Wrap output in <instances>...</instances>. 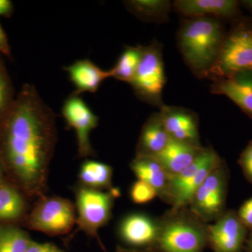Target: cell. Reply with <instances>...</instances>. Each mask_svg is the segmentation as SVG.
<instances>
[{"label": "cell", "instance_id": "2e32d148", "mask_svg": "<svg viewBox=\"0 0 252 252\" xmlns=\"http://www.w3.org/2000/svg\"><path fill=\"white\" fill-rule=\"evenodd\" d=\"M203 148V146L198 147L170 139L166 147L153 158L162 165L170 178L193 163Z\"/></svg>", "mask_w": 252, "mask_h": 252}, {"label": "cell", "instance_id": "44dd1931", "mask_svg": "<svg viewBox=\"0 0 252 252\" xmlns=\"http://www.w3.org/2000/svg\"><path fill=\"white\" fill-rule=\"evenodd\" d=\"M112 177L113 169L110 165L93 160L83 162L79 173L81 186L94 190L112 189Z\"/></svg>", "mask_w": 252, "mask_h": 252}, {"label": "cell", "instance_id": "3957f363", "mask_svg": "<svg viewBox=\"0 0 252 252\" xmlns=\"http://www.w3.org/2000/svg\"><path fill=\"white\" fill-rule=\"evenodd\" d=\"M158 233L152 252H204L207 226L189 207L171 209L157 219Z\"/></svg>", "mask_w": 252, "mask_h": 252}, {"label": "cell", "instance_id": "5bb4252c", "mask_svg": "<svg viewBox=\"0 0 252 252\" xmlns=\"http://www.w3.org/2000/svg\"><path fill=\"white\" fill-rule=\"evenodd\" d=\"M172 8L188 18L208 16L233 21L242 16L240 1L235 0H177Z\"/></svg>", "mask_w": 252, "mask_h": 252}, {"label": "cell", "instance_id": "603a6c76", "mask_svg": "<svg viewBox=\"0 0 252 252\" xmlns=\"http://www.w3.org/2000/svg\"><path fill=\"white\" fill-rule=\"evenodd\" d=\"M142 46H127L115 65L109 69L111 77L130 84L140 64Z\"/></svg>", "mask_w": 252, "mask_h": 252}, {"label": "cell", "instance_id": "7402d4cb", "mask_svg": "<svg viewBox=\"0 0 252 252\" xmlns=\"http://www.w3.org/2000/svg\"><path fill=\"white\" fill-rule=\"evenodd\" d=\"M26 211L22 195L11 186L0 182V220H18Z\"/></svg>", "mask_w": 252, "mask_h": 252}, {"label": "cell", "instance_id": "e0dca14e", "mask_svg": "<svg viewBox=\"0 0 252 252\" xmlns=\"http://www.w3.org/2000/svg\"><path fill=\"white\" fill-rule=\"evenodd\" d=\"M75 87L74 94H95L104 80L111 77L109 70H104L89 59L79 60L64 68Z\"/></svg>", "mask_w": 252, "mask_h": 252}, {"label": "cell", "instance_id": "9c48e42d", "mask_svg": "<svg viewBox=\"0 0 252 252\" xmlns=\"http://www.w3.org/2000/svg\"><path fill=\"white\" fill-rule=\"evenodd\" d=\"M228 179V170L222 160L194 193L189 209L205 223L215 221L225 212Z\"/></svg>", "mask_w": 252, "mask_h": 252}, {"label": "cell", "instance_id": "30bf717a", "mask_svg": "<svg viewBox=\"0 0 252 252\" xmlns=\"http://www.w3.org/2000/svg\"><path fill=\"white\" fill-rule=\"evenodd\" d=\"M62 114L67 126L75 130L79 157L86 158L94 155L90 136L91 132L98 126L97 116L80 95L74 93L64 100Z\"/></svg>", "mask_w": 252, "mask_h": 252}, {"label": "cell", "instance_id": "836d02e7", "mask_svg": "<svg viewBox=\"0 0 252 252\" xmlns=\"http://www.w3.org/2000/svg\"><path fill=\"white\" fill-rule=\"evenodd\" d=\"M240 6H244L245 9L252 13V1H240Z\"/></svg>", "mask_w": 252, "mask_h": 252}, {"label": "cell", "instance_id": "4316f807", "mask_svg": "<svg viewBox=\"0 0 252 252\" xmlns=\"http://www.w3.org/2000/svg\"><path fill=\"white\" fill-rule=\"evenodd\" d=\"M238 163L247 180L252 184V141L249 142L240 154Z\"/></svg>", "mask_w": 252, "mask_h": 252}, {"label": "cell", "instance_id": "7c38bea8", "mask_svg": "<svg viewBox=\"0 0 252 252\" xmlns=\"http://www.w3.org/2000/svg\"><path fill=\"white\" fill-rule=\"evenodd\" d=\"M158 233L157 219L142 213L124 217L119 225V235L126 248L144 252H153Z\"/></svg>", "mask_w": 252, "mask_h": 252}, {"label": "cell", "instance_id": "d6986e66", "mask_svg": "<svg viewBox=\"0 0 252 252\" xmlns=\"http://www.w3.org/2000/svg\"><path fill=\"white\" fill-rule=\"evenodd\" d=\"M137 180L152 186L157 196L167 204L170 177L157 159L153 157H135L130 164Z\"/></svg>", "mask_w": 252, "mask_h": 252}, {"label": "cell", "instance_id": "484cf974", "mask_svg": "<svg viewBox=\"0 0 252 252\" xmlns=\"http://www.w3.org/2000/svg\"><path fill=\"white\" fill-rule=\"evenodd\" d=\"M130 195L133 203L144 204L153 200L157 196V193L152 186L137 180L131 187Z\"/></svg>", "mask_w": 252, "mask_h": 252}, {"label": "cell", "instance_id": "ac0fdd59", "mask_svg": "<svg viewBox=\"0 0 252 252\" xmlns=\"http://www.w3.org/2000/svg\"><path fill=\"white\" fill-rule=\"evenodd\" d=\"M170 140L160 112L154 113L142 126L136 146L135 156L155 157L166 147Z\"/></svg>", "mask_w": 252, "mask_h": 252}, {"label": "cell", "instance_id": "6da1fadb", "mask_svg": "<svg viewBox=\"0 0 252 252\" xmlns=\"http://www.w3.org/2000/svg\"><path fill=\"white\" fill-rule=\"evenodd\" d=\"M57 138L56 117L34 86L26 84L0 124L6 165L32 195L42 197Z\"/></svg>", "mask_w": 252, "mask_h": 252}, {"label": "cell", "instance_id": "4dcf8cb0", "mask_svg": "<svg viewBox=\"0 0 252 252\" xmlns=\"http://www.w3.org/2000/svg\"><path fill=\"white\" fill-rule=\"evenodd\" d=\"M12 11L13 4L10 0H0V16H9Z\"/></svg>", "mask_w": 252, "mask_h": 252}, {"label": "cell", "instance_id": "f546056e", "mask_svg": "<svg viewBox=\"0 0 252 252\" xmlns=\"http://www.w3.org/2000/svg\"><path fill=\"white\" fill-rule=\"evenodd\" d=\"M0 53L8 56L11 54L7 36L1 27V24H0Z\"/></svg>", "mask_w": 252, "mask_h": 252}, {"label": "cell", "instance_id": "ba28073f", "mask_svg": "<svg viewBox=\"0 0 252 252\" xmlns=\"http://www.w3.org/2000/svg\"><path fill=\"white\" fill-rule=\"evenodd\" d=\"M76 223L74 204L59 196L41 197L28 217L31 229L52 236L67 234Z\"/></svg>", "mask_w": 252, "mask_h": 252}, {"label": "cell", "instance_id": "9a60e30c", "mask_svg": "<svg viewBox=\"0 0 252 252\" xmlns=\"http://www.w3.org/2000/svg\"><path fill=\"white\" fill-rule=\"evenodd\" d=\"M211 93L228 97L252 120V70L212 81Z\"/></svg>", "mask_w": 252, "mask_h": 252}, {"label": "cell", "instance_id": "5b68a950", "mask_svg": "<svg viewBox=\"0 0 252 252\" xmlns=\"http://www.w3.org/2000/svg\"><path fill=\"white\" fill-rule=\"evenodd\" d=\"M162 46L157 41L142 46L140 64L130 84L135 95L151 105L161 107L165 84Z\"/></svg>", "mask_w": 252, "mask_h": 252}, {"label": "cell", "instance_id": "52a82bcc", "mask_svg": "<svg viewBox=\"0 0 252 252\" xmlns=\"http://www.w3.org/2000/svg\"><path fill=\"white\" fill-rule=\"evenodd\" d=\"M119 189L94 190L82 187L75 192L77 223L80 230L93 238L97 237L99 228L108 223Z\"/></svg>", "mask_w": 252, "mask_h": 252}, {"label": "cell", "instance_id": "e575fe53", "mask_svg": "<svg viewBox=\"0 0 252 252\" xmlns=\"http://www.w3.org/2000/svg\"><path fill=\"white\" fill-rule=\"evenodd\" d=\"M2 182V181H1V171H0V182Z\"/></svg>", "mask_w": 252, "mask_h": 252}, {"label": "cell", "instance_id": "cb8c5ba5", "mask_svg": "<svg viewBox=\"0 0 252 252\" xmlns=\"http://www.w3.org/2000/svg\"><path fill=\"white\" fill-rule=\"evenodd\" d=\"M32 242L30 235L18 227L0 226V252H25Z\"/></svg>", "mask_w": 252, "mask_h": 252}, {"label": "cell", "instance_id": "8fae6325", "mask_svg": "<svg viewBox=\"0 0 252 252\" xmlns=\"http://www.w3.org/2000/svg\"><path fill=\"white\" fill-rule=\"evenodd\" d=\"M248 228L234 210H225L207 226V247L212 252H243Z\"/></svg>", "mask_w": 252, "mask_h": 252}, {"label": "cell", "instance_id": "d4e9b609", "mask_svg": "<svg viewBox=\"0 0 252 252\" xmlns=\"http://www.w3.org/2000/svg\"><path fill=\"white\" fill-rule=\"evenodd\" d=\"M12 88L7 73L0 59V124L12 107Z\"/></svg>", "mask_w": 252, "mask_h": 252}, {"label": "cell", "instance_id": "7a4b0ae2", "mask_svg": "<svg viewBox=\"0 0 252 252\" xmlns=\"http://www.w3.org/2000/svg\"><path fill=\"white\" fill-rule=\"evenodd\" d=\"M225 33L220 18L205 16L182 21L177 32V45L186 64L195 77L207 79L216 62Z\"/></svg>", "mask_w": 252, "mask_h": 252}, {"label": "cell", "instance_id": "8992f818", "mask_svg": "<svg viewBox=\"0 0 252 252\" xmlns=\"http://www.w3.org/2000/svg\"><path fill=\"white\" fill-rule=\"evenodd\" d=\"M222 160L212 147H204L193 163L178 175L170 177L167 201L170 208L188 207L195 190Z\"/></svg>", "mask_w": 252, "mask_h": 252}, {"label": "cell", "instance_id": "f1b7e54d", "mask_svg": "<svg viewBox=\"0 0 252 252\" xmlns=\"http://www.w3.org/2000/svg\"><path fill=\"white\" fill-rule=\"evenodd\" d=\"M25 252H63L57 246L51 243H40L33 241Z\"/></svg>", "mask_w": 252, "mask_h": 252}, {"label": "cell", "instance_id": "4fadbf2b", "mask_svg": "<svg viewBox=\"0 0 252 252\" xmlns=\"http://www.w3.org/2000/svg\"><path fill=\"white\" fill-rule=\"evenodd\" d=\"M160 117L171 140L202 147L197 114L188 109L175 106H162Z\"/></svg>", "mask_w": 252, "mask_h": 252}, {"label": "cell", "instance_id": "83f0119b", "mask_svg": "<svg viewBox=\"0 0 252 252\" xmlns=\"http://www.w3.org/2000/svg\"><path fill=\"white\" fill-rule=\"evenodd\" d=\"M242 223L248 229H252V197L245 202L237 212Z\"/></svg>", "mask_w": 252, "mask_h": 252}, {"label": "cell", "instance_id": "d6a6232c", "mask_svg": "<svg viewBox=\"0 0 252 252\" xmlns=\"http://www.w3.org/2000/svg\"><path fill=\"white\" fill-rule=\"evenodd\" d=\"M114 252H144L139 251V250H133V249L126 248V247L117 246Z\"/></svg>", "mask_w": 252, "mask_h": 252}, {"label": "cell", "instance_id": "ffe728a7", "mask_svg": "<svg viewBox=\"0 0 252 252\" xmlns=\"http://www.w3.org/2000/svg\"><path fill=\"white\" fill-rule=\"evenodd\" d=\"M124 4L141 21L156 23L168 21L172 7V3L167 0H130Z\"/></svg>", "mask_w": 252, "mask_h": 252}, {"label": "cell", "instance_id": "1f68e13d", "mask_svg": "<svg viewBox=\"0 0 252 252\" xmlns=\"http://www.w3.org/2000/svg\"><path fill=\"white\" fill-rule=\"evenodd\" d=\"M244 250L246 252H252V229L250 235L247 238Z\"/></svg>", "mask_w": 252, "mask_h": 252}, {"label": "cell", "instance_id": "277c9868", "mask_svg": "<svg viewBox=\"0 0 252 252\" xmlns=\"http://www.w3.org/2000/svg\"><path fill=\"white\" fill-rule=\"evenodd\" d=\"M250 70H252V18L241 16L232 21L207 79L219 80Z\"/></svg>", "mask_w": 252, "mask_h": 252}]
</instances>
